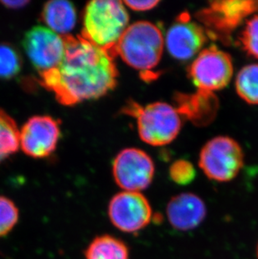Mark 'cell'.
I'll return each instance as SVG.
<instances>
[{
    "mask_svg": "<svg viewBox=\"0 0 258 259\" xmlns=\"http://www.w3.org/2000/svg\"><path fill=\"white\" fill-rule=\"evenodd\" d=\"M160 3L158 0H148V1H123L126 7L130 10L138 12H145L153 10L157 7V5Z\"/></svg>",
    "mask_w": 258,
    "mask_h": 259,
    "instance_id": "obj_22",
    "label": "cell"
},
{
    "mask_svg": "<svg viewBox=\"0 0 258 259\" xmlns=\"http://www.w3.org/2000/svg\"><path fill=\"white\" fill-rule=\"evenodd\" d=\"M127 110L130 115L136 118L142 141L151 146L170 144L181 132V113L169 103L155 102L144 107L133 103Z\"/></svg>",
    "mask_w": 258,
    "mask_h": 259,
    "instance_id": "obj_4",
    "label": "cell"
},
{
    "mask_svg": "<svg viewBox=\"0 0 258 259\" xmlns=\"http://www.w3.org/2000/svg\"><path fill=\"white\" fill-rule=\"evenodd\" d=\"M239 41L250 57L258 60V14L246 20L239 35Z\"/></svg>",
    "mask_w": 258,
    "mask_h": 259,
    "instance_id": "obj_19",
    "label": "cell"
},
{
    "mask_svg": "<svg viewBox=\"0 0 258 259\" xmlns=\"http://www.w3.org/2000/svg\"><path fill=\"white\" fill-rule=\"evenodd\" d=\"M112 170L115 183L122 191L142 193L154 181L155 165L146 152L127 148L115 157Z\"/></svg>",
    "mask_w": 258,
    "mask_h": 259,
    "instance_id": "obj_8",
    "label": "cell"
},
{
    "mask_svg": "<svg viewBox=\"0 0 258 259\" xmlns=\"http://www.w3.org/2000/svg\"><path fill=\"white\" fill-rule=\"evenodd\" d=\"M20 148V130L12 117L0 108V163Z\"/></svg>",
    "mask_w": 258,
    "mask_h": 259,
    "instance_id": "obj_16",
    "label": "cell"
},
{
    "mask_svg": "<svg viewBox=\"0 0 258 259\" xmlns=\"http://www.w3.org/2000/svg\"><path fill=\"white\" fill-rule=\"evenodd\" d=\"M40 16L47 28L61 35L70 34L77 22L76 8L72 3L66 0L46 3Z\"/></svg>",
    "mask_w": 258,
    "mask_h": 259,
    "instance_id": "obj_14",
    "label": "cell"
},
{
    "mask_svg": "<svg viewBox=\"0 0 258 259\" xmlns=\"http://www.w3.org/2000/svg\"><path fill=\"white\" fill-rule=\"evenodd\" d=\"M22 68L20 53L12 46L0 44V79L9 80L17 76Z\"/></svg>",
    "mask_w": 258,
    "mask_h": 259,
    "instance_id": "obj_18",
    "label": "cell"
},
{
    "mask_svg": "<svg viewBox=\"0 0 258 259\" xmlns=\"http://www.w3.org/2000/svg\"><path fill=\"white\" fill-rule=\"evenodd\" d=\"M163 50L162 30L154 23L140 20L128 25L113 52L132 68L149 71L158 66Z\"/></svg>",
    "mask_w": 258,
    "mask_h": 259,
    "instance_id": "obj_3",
    "label": "cell"
},
{
    "mask_svg": "<svg viewBox=\"0 0 258 259\" xmlns=\"http://www.w3.org/2000/svg\"><path fill=\"white\" fill-rule=\"evenodd\" d=\"M258 13V1L221 0L209 2L197 14L208 36L222 43L231 42L233 32L253 14Z\"/></svg>",
    "mask_w": 258,
    "mask_h": 259,
    "instance_id": "obj_5",
    "label": "cell"
},
{
    "mask_svg": "<svg viewBox=\"0 0 258 259\" xmlns=\"http://www.w3.org/2000/svg\"><path fill=\"white\" fill-rule=\"evenodd\" d=\"M20 211L14 201L0 196V237L9 234L17 224Z\"/></svg>",
    "mask_w": 258,
    "mask_h": 259,
    "instance_id": "obj_20",
    "label": "cell"
},
{
    "mask_svg": "<svg viewBox=\"0 0 258 259\" xmlns=\"http://www.w3.org/2000/svg\"><path fill=\"white\" fill-rule=\"evenodd\" d=\"M61 135L60 123L54 117L34 116L20 130V147L28 156L43 159L56 150Z\"/></svg>",
    "mask_w": 258,
    "mask_h": 259,
    "instance_id": "obj_11",
    "label": "cell"
},
{
    "mask_svg": "<svg viewBox=\"0 0 258 259\" xmlns=\"http://www.w3.org/2000/svg\"><path fill=\"white\" fill-rule=\"evenodd\" d=\"M257 258H258V245H257Z\"/></svg>",
    "mask_w": 258,
    "mask_h": 259,
    "instance_id": "obj_24",
    "label": "cell"
},
{
    "mask_svg": "<svg viewBox=\"0 0 258 259\" xmlns=\"http://www.w3.org/2000/svg\"><path fill=\"white\" fill-rule=\"evenodd\" d=\"M22 45L27 57L39 73L56 68L66 49L64 35L44 25L29 29L24 35Z\"/></svg>",
    "mask_w": 258,
    "mask_h": 259,
    "instance_id": "obj_10",
    "label": "cell"
},
{
    "mask_svg": "<svg viewBox=\"0 0 258 259\" xmlns=\"http://www.w3.org/2000/svg\"><path fill=\"white\" fill-rule=\"evenodd\" d=\"M208 37L202 25L183 15L166 31L164 48L173 58L189 61L202 51Z\"/></svg>",
    "mask_w": 258,
    "mask_h": 259,
    "instance_id": "obj_12",
    "label": "cell"
},
{
    "mask_svg": "<svg viewBox=\"0 0 258 259\" xmlns=\"http://www.w3.org/2000/svg\"><path fill=\"white\" fill-rule=\"evenodd\" d=\"M168 175L171 181L175 183L180 186H186L195 180L196 170L190 161L178 159L171 164Z\"/></svg>",
    "mask_w": 258,
    "mask_h": 259,
    "instance_id": "obj_21",
    "label": "cell"
},
{
    "mask_svg": "<svg viewBox=\"0 0 258 259\" xmlns=\"http://www.w3.org/2000/svg\"><path fill=\"white\" fill-rule=\"evenodd\" d=\"M239 97L251 105H258V64H250L239 71L235 81Z\"/></svg>",
    "mask_w": 258,
    "mask_h": 259,
    "instance_id": "obj_17",
    "label": "cell"
},
{
    "mask_svg": "<svg viewBox=\"0 0 258 259\" xmlns=\"http://www.w3.org/2000/svg\"><path fill=\"white\" fill-rule=\"evenodd\" d=\"M129 20L127 7L122 1L93 0L83 10L80 36L97 47L113 52L128 27Z\"/></svg>",
    "mask_w": 258,
    "mask_h": 259,
    "instance_id": "obj_2",
    "label": "cell"
},
{
    "mask_svg": "<svg viewBox=\"0 0 258 259\" xmlns=\"http://www.w3.org/2000/svg\"><path fill=\"white\" fill-rule=\"evenodd\" d=\"M107 215L114 228L124 233L141 232L154 218L153 208L141 192L122 191L108 203Z\"/></svg>",
    "mask_w": 258,
    "mask_h": 259,
    "instance_id": "obj_9",
    "label": "cell"
},
{
    "mask_svg": "<svg viewBox=\"0 0 258 259\" xmlns=\"http://www.w3.org/2000/svg\"><path fill=\"white\" fill-rule=\"evenodd\" d=\"M85 259H130L127 245L110 234L94 237L84 252Z\"/></svg>",
    "mask_w": 258,
    "mask_h": 259,
    "instance_id": "obj_15",
    "label": "cell"
},
{
    "mask_svg": "<svg viewBox=\"0 0 258 259\" xmlns=\"http://www.w3.org/2000/svg\"><path fill=\"white\" fill-rule=\"evenodd\" d=\"M206 215L205 201L191 192L173 196L166 205V217L169 225L180 232L194 230L204 222Z\"/></svg>",
    "mask_w": 258,
    "mask_h": 259,
    "instance_id": "obj_13",
    "label": "cell"
},
{
    "mask_svg": "<svg viewBox=\"0 0 258 259\" xmlns=\"http://www.w3.org/2000/svg\"><path fill=\"white\" fill-rule=\"evenodd\" d=\"M5 7L10 9V10H19V9H22V8L29 5V1L26 0H15V1H11V0H6V1H1Z\"/></svg>",
    "mask_w": 258,
    "mask_h": 259,
    "instance_id": "obj_23",
    "label": "cell"
},
{
    "mask_svg": "<svg viewBox=\"0 0 258 259\" xmlns=\"http://www.w3.org/2000/svg\"><path fill=\"white\" fill-rule=\"evenodd\" d=\"M243 165L242 149L232 138H213L200 150L199 166L211 181L229 182L236 178Z\"/></svg>",
    "mask_w": 258,
    "mask_h": 259,
    "instance_id": "obj_6",
    "label": "cell"
},
{
    "mask_svg": "<svg viewBox=\"0 0 258 259\" xmlns=\"http://www.w3.org/2000/svg\"><path fill=\"white\" fill-rule=\"evenodd\" d=\"M66 49L56 68L39 73L42 86L64 106L95 100L113 90L118 71L113 52L88 41L80 35H64Z\"/></svg>",
    "mask_w": 258,
    "mask_h": 259,
    "instance_id": "obj_1",
    "label": "cell"
},
{
    "mask_svg": "<svg viewBox=\"0 0 258 259\" xmlns=\"http://www.w3.org/2000/svg\"><path fill=\"white\" fill-rule=\"evenodd\" d=\"M232 57L214 46L203 49L189 68V76L199 92L213 93L228 86L233 76Z\"/></svg>",
    "mask_w": 258,
    "mask_h": 259,
    "instance_id": "obj_7",
    "label": "cell"
}]
</instances>
